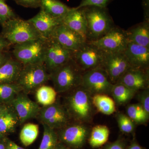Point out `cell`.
I'll return each instance as SVG.
<instances>
[{"instance_id":"6da1fadb","label":"cell","mask_w":149,"mask_h":149,"mask_svg":"<svg viewBox=\"0 0 149 149\" xmlns=\"http://www.w3.org/2000/svg\"><path fill=\"white\" fill-rule=\"evenodd\" d=\"M81 8L87 22L86 42L98 40L115 27L107 8L88 6Z\"/></svg>"},{"instance_id":"7a4b0ae2","label":"cell","mask_w":149,"mask_h":149,"mask_svg":"<svg viewBox=\"0 0 149 149\" xmlns=\"http://www.w3.org/2000/svg\"><path fill=\"white\" fill-rule=\"evenodd\" d=\"M68 93L63 105L71 119L80 123L90 121L93 115L92 95L81 86Z\"/></svg>"},{"instance_id":"3957f363","label":"cell","mask_w":149,"mask_h":149,"mask_svg":"<svg viewBox=\"0 0 149 149\" xmlns=\"http://www.w3.org/2000/svg\"><path fill=\"white\" fill-rule=\"evenodd\" d=\"M2 26V31L0 37L12 45L44 38L29 20H24L17 17L7 21Z\"/></svg>"},{"instance_id":"277c9868","label":"cell","mask_w":149,"mask_h":149,"mask_svg":"<svg viewBox=\"0 0 149 149\" xmlns=\"http://www.w3.org/2000/svg\"><path fill=\"white\" fill-rule=\"evenodd\" d=\"M83 71L72 58L50 74L57 93H68L81 86Z\"/></svg>"},{"instance_id":"5b68a950","label":"cell","mask_w":149,"mask_h":149,"mask_svg":"<svg viewBox=\"0 0 149 149\" xmlns=\"http://www.w3.org/2000/svg\"><path fill=\"white\" fill-rule=\"evenodd\" d=\"M50 80V74L44 62L23 65L16 83L22 92L28 95L35 92Z\"/></svg>"},{"instance_id":"8992f818","label":"cell","mask_w":149,"mask_h":149,"mask_svg":"<svg viewBox=\"0 0 149 149\" xmlns=\"http://www.w3.org/2000/svg\"><path fill=\"white\" fill-rule=\"evenodd\" d=\"M47 39L40 38L13 45L14 58L23 65L44 62Z\"/></svg>"},{"instance_id":"52a82bcc","label":"cell","mask_w":149,"mask_h":149,"mask_svg":"<svg viewBox=\"0 0 149 149\" xmlns=\"http://www.w3.org/2000/svg\"><path fill=\"white\" fill-rule=\"evenodd\" d=\"M42 124L54 130H60L70 124L71 118L63 104L58 101L41 107L37 118Z\"/></svg>"},{"instance_id":"ba28073f","label":"cell","mask_w":149,"mask_h":149,"mask_svg":"<svg viewBox=\"0 0 149 149\" xmlns=\"http://www.w3.org/2000/svg\"><path fill=\"white\" fill-rule=\"evenodd\" d=\"M113 85L105 70L101 68L83 72L81 86L92 96L109 95Z\"/></svg>"},{"instance_id":"9c48e42d","label":"cell","mask_w":149,"mask_h":149,"mask_svg":"<svg viewBox=\"0 0 149 149\" xmlns=\"http://www.w3.org/2000/svg\"><path fill=\"white\" fill-rule=\"evenodd\" d=\"M104 52L95 46L86 42L80 49L73 52L72 59L83 72L102 68Z\"/></svg>"},{"instance_id":"30bf717a","label":"cell","mask_w":149,"mask_h":149,"mask_svg":"<svg viewBox=\"0 0 149 149\" xmlns=\"http://www.w3.org/2000/svg\"><path fill=\"white\" fill-rule=\"evenodd\" d=\"M105 53L124 52L128 43L126 31L115 26L103 37L87 42Z\"/></svg>"},{"instance_id":"8fae6325","label":"cell","mask_w":149,"mask_h":149,"mask_svg":"<svg viewBox=\"0 0 149 149\" xmlns=\"http://www.w3.org/2000/svg\"><path fill=\"white\" fill-rule=\"evenodd\" d=\"M72 51L62 46L53 37L47 39V45L44 63L50 73L72 59Z\"/></svg>"},{"instance_id":"7c38bea8","label":"cell","mask_w":149,"mask_h":149,"mask_svg":"<svg viewBox=\"0 0 149 149\" xmlns=\"http://www.w3.org/2000/svg\"><path fill=\"white\" fill-rule=\"evenodd\" d=\"M131 67L124 52H104L103 68L112 84H116Z\"/></svg>"},{"instance_id":"4fadbf2b","label":"cell","mask_w":149,"mask_h":149,"mask_svg":"<svg viewBox=\"0 0 149 149\" xmlns=\"http://www.w3.org/2000/svg\"><path fill=\"white\" fill-rule=\"evenodd\" d=\"M89 129L81 124L67 125L59 130L58 141L72 148L79 149L85 145L89 135Z\"/></svg>"},{"instance_id":"5bb4252c","label":"cell","mask_w":149,"mask_h":149,"mask_svg":"<svg viewBox=\"0 0 149 149\" xmlns=\"http://www.w3.org/2000/svg\"><path fill=\"white\" fill-rule=\"evenodd\" d=\"M27 95L20 92L8 104L16 112L20 125L27 120L37 118L41 109L38 103L32 100Z\"/></svg>"},{"instance_id":"9a60e30c","label":"cell","mask_w":149,"mask_h":149,"mask_svg":"<svg viewBox=\"0 0 149 149\" xmlns=\"http://www.w3.org/2000/svg\"><path fill=\"white\" fill-rule=\"evenodd\" d=\"M51 37L63 47L72 52L79 49L86 42L80 35L62 24L56 27Z\"/></svg>"},{"instance_id":"2e32d148","label":"cell","mask_w":149,"mask_h":149,"mask_svg":"<svg viewBox=\"0 0 149 149\" xmlns=\"http://www.w3.org/2000/svg\"><path fill=\"white\" fill-rule=\"evenodd\" d=\"M149 69H140L131 67L120 77L117 83L125 85L138 92L148 88Z\"/></svg>"},{"instance_id":"e0dca14e","label":"cell","mask_w":149,"mask_h":149,"mask_svg":"<svg viewBox=\"0 0 149 149\" xmlns=\"http://www.w3.org/2000/svg\"><path fill=\"white\" fill-rule=\"evenodd\" d=\"M124 54L131 67L149 69V48L128 42Z\"/></svg>"},{"instance_id":"ac0fdd59","label":"cell","mask_w":149,"mask_h":149,"mask_svg":"<svg viewBox=\"0 0 149 149\" xmlns=\"http://www.w3.org/2000/svg\"><path fill=\"white\" fill-rule=\"evenodd\" d=\"M43 38H50L56 27L61 24L60 19L56 18L41 9L39 13L28 19Z\"/></svg>"},{"instance_id":"d6986e66","label":"cell","mask_w":149,"mask_h":149,"mask_svg":"<svg viewBox=\"0 0 149 149\" xmlns=\"http://www.w3.org/2000/svg\"><path fill=\"white\" fill-rule=\"evenodd\" d=\"M61 24L76 32L86 41L87 22L82 9L71 8L64 16L61 19Z\"/></svg>"},{"instance_id":"ffe728a7","label":"cell","mask_w":149,"mask_h":149,"mask_svg":"<svg viewBox=\"0 0 149 149\" xmlns=\"http://www.w3.org/2000/svg\"><path fill=\"white\" fill-rule=\"evenodd\" d=\"M23 64L11 57L0 66V84L15 83Z\"/></svg>"},{"instance_id":"44dd1931","label":"cell","mask_w":149,"mask_h":149,"mask_svg":"<svg viewBox=\"0 0 149 149\" xmlns=\"http://www.w3.org/2000/svg\"><path fill=\"white\" fill-rule=\"evenodd\" d=\"M126 32L128 42L149 48V20H144Z\"/></svg>"},{"instance_id":"7402d4cb","label":"cell","mask_w":149,"mask_h":149,"mask_svg":"<svg viewBox=\"0 0 149 149\" xmlns=\"http://www.w3.org/2000/svg\"><path fill=\"white\" fill-rule=\"evenodd\" d=\"M19 125V120L15 110L8 104V107L0 114V133L5 135L14 133L17 125Z\"/></svg>"},{"instance_id":"603a6c76","label":"cell","mask_w":149,"mask_h":149,"mask_svg":"<svg viewBox=\"0 0 149 149\" xmlns=\"http://www.w3.org/2000/svg\"><path fill=\"white\" fill-rule=\"evenodd\" d=\"M40 7L51 16L60 19L71 9L59 0H41Z\"/></svg>"},{"instance_id":"cb8c5ba5","label":"cell","mask_w":149,"mask_h":149,"mask_svg":"<svg viewBox=\"0 0 149 149\" xmlns=\"http://www.w3.org/2000/svg\"><path fill=\"white\" fill-rule=\"evenodd\" d=\"M93 106L100 112L106 115H111L116 111L115 102L108 95L97 94L92 97Z\"/></svg>"},{"instance_id":"d4e9b609","label":"cell","mask_w":149,"mask_h":149,"mask_svg":"<svg viewBox=\"0 0 149 149\" xmlns=\"http://www.w3.org/2000/svg\"><path fill=\"white\" fill-rule=\"evenodd\" d=\"M136 91L120 83H116L112 88L111 94L115 101L119 105L124 104L130 101L135 96Z\"/></svg>"},{"instance_id":"484cf974","label":"cell","mask_w":149,"mask_h":149,"mask_svg":"<svg viewBox=\"0 0 149 149\" xmlns=\"http://www.w3.org/2000/svg\"><path fill=\"white\" fill-rule=\"evenodd\" d=\"M109 130L104 125H97L92 129L89 143L93 148H99L107 143L109 139Z\"/></svg>"},{"instance_id":"4316f807","label":"cell","mask_w":149,"mask_h":149,"mask_svg":"<svg viewBox=\"0 0 149 149\" xmlns=\"http://www.w3.org/2000/svg\"><path fill=\"white\" fill-rule=\"evenodd\" d=\"M35 93L37 102L43 106L52 104L56 100L57 92L51 86L43 85L38 88Z\"/></svg>"},{"instance_id":"83f0119b","label":"cell","mask_w":149,"mask_h":149,"mask_svg":"<svg viewBox=\"0 0 149 149\" xmlns=\"http://www.w3.org/2000/svg\"><path fill=\"white\" fill-rule=\"evenodd\" d=\"M39 132L38 125L28 123L24 124L19 134V139L25 146H28L33 143L36 140Z\"/></svg>"},{"instance_id":"f1b7e54d","label":"cell","mask_w":149,"mask_h":149,"mask_svg":"<svg viewBox=\"0 0 149 149\" xmlns=\"http://www.w3.org/2000/svg\"><path fill=\"white\" fill-rule=\"evenodd\" d=\"M21 92V88L16 83L0 84V103L8 104Z\"/></svg>"},{"instance_id":"f546056e","label":"cell","mask_w":149,"mask_h":149,"mask_svg":"<svg viewBox=\"0 0 149 149\" xmlns=\"http://www.w3.org/2000/svg\"><path fill=\"white\" fill-rule=\"evenodd\" d=\"M42 125L44 128L43 138L38 149H54L58 142L57 133L47 125Z\"/></svg>"},{"instance_id":"4dcf8cb0","label":"cell","mask_w":149,"mask_h":149,"mask_svg":"<svg viewBox=\"0 0 149 149\" xmlns=\"http://www.w3.org/2000/svg\"><path fill=\"white\" fill-rule=\"evenodd\" d=\"M126 112L128 117L136 123H145L148 120L149 114L141 104H133L128 106Z\"/></svg>"},{"instance_id":"1f68e13d","label":"cell","mask_w":149,"mask_h":149,"mask_svg":"<svg viewBox=\"0 0 149 149\" xmlns=\"http://www.w3.org/2000/svg\"><path fill=\"white\" fill-rule=\"evenodd\" d=\"M117 120L118 127L123 133H130L135 129V124L133 120L128 116L119 113L117 116Z\"/></svg>"},{"instance_id":"d6a6232c","label":"cell","mask_w":149,"mask_h":149,"mask_svg":"<svg viewBox=\"0 0 149 149\" xmlns=\"http://www.w3.org/2000/svg\"><path fill=\"white\" fill-rule=\"evenodd\" d=\"M17 15L6 3L5 0H0V24L2 25L7 21Z\"/></svg>"},{"instance_id":"836d02e7","label":"cell","mask_w":149,"mask_h":149,"mask_svg":"<svg viewBox=\"0 0 149 149\" xmlns=\"http://www.w3.org/2000/svg\"><path fill=\"white\" fill-rule=\"evenodd\" d=\"M113 0H82L76 9L83 8L88 6H95L100 8H107Z\"/></svg>"},{"instance_id":"e575fe53","label":"cell","mask_w":149,"mask_h":149,"mask_svg":"<svg viewBox=\"0 0 149 149\" xmlns=\"http://www.w3.org/2000/svg\"><path fill=\"white\" fill-rule=\"evenodd\" d=\"M140 104L143 107L147 113L149 114V88L145 89L139 95Z\"/></svg>"},{"instance_id":"d590c367","label":"cell","mask_w":149,"mask_h":149,"mask_svg":"<svg viewBox=\"0 0 149 149\" xmlns=\"http://www.w3.org/2000/svg\"><path fill=\"white\" fill-rule=\"evenodd\" d=\"M19 5L26 8L40 7L41 0H14Z\"/></svg>"},{"instance_id":"8d00e7d4","label":"cell","mask_w":149,"mask_h":149,"mask_svg":"<svg viewBox=\"0 0 149 149\" xmlns=\"http://www.w3.org/2000/svg\"><path fill=\"white\" fill-rule=\"evenodd\" d=\"M104 149H126L124 141L118 139L113 143L109 144Z\"/></svg>"},{"instance_id":"74e56055","label":"cell","mask_w":149,"mask_h":149,"mask_svg":"<svg viewBox=\"0 0 149 149\" xmlns=\"http://www.w3.org/2000/svg\"><path fill=\"white\" fill-rule=\"evenodd\" d=\"M11 57H12V56L6 51L0 52V66L4 63Z\"/></svg>"},{"instance_id":"f35d334b","label":"cell","mask_w":149,"mask_h":149,"mask_svg":"<svg viewBox=\"0 0 149 149\" xmlns=\"http://www.w3.org/2000/svg\"><path fill=\"white\" fill-rule=\"evenodd\" d=\"M12 45L8 41L0 37V52L6 51Z\"/></svg>"},{"instance_id":"ab89813d","label":"cell","mask_w":149,"mask_h":149,"mask_svg":"<svg viewBox=\"0 0 149 149\" xmlns=\"http://www.w3.org/2000/svg\"><path fill=\"white\" fill-rule=\"evenodd\" d=\"M6 145L10 147L13 149H24L23 148H22V147L17 145L13 141L8 139H6Z\"/></svg>"},{"instance_id":"60d3db41","label":"cell","mask_w":149,"mask_h":149,"mask_svg":"<svg viewBox=\"0 0 149 149\" xmlns=\"http://www.w3.org/2000/svg\"><path fill=\"white\" fill-rule=\"evenodd\" d=\"M54 149H75L72 148H70L67 146L66 145H65V144L61 142H58L57 144Z\"/></svg>"},{"instance_id":"b9f144b4","label":"cell","mask_w":149,"mask_h":149,"mask_svg":"<svg viewBox=\"0 0 149 149\" xmlns=\"http://www.w3.org/2000/svg\"><path fill=\"white\" fill-rule=\"evenodd\" d=\"M126 149H144V148L140 146L138 143L134 142Z\"/></svg>"},{"instance_id":"7bdbcfd3","label":"cell","mask_w":149,"mask_h":149,"mask_svg":"<svg viewBox=\"0 0 149 149\" xmlns=\"http://www.w3.org/2000/svg\"><path fill=\"white\" fill-rule=\"evenodd\" d=\"M6 139L4 138L0 142V149H6Z\"/></svg>"},{"instance_id":"ee69618b","label":"cell","mask_w":149,"mask_h":149,"mask_svg":"<svg viewBox=\"0 0 149 149\" xmlns=\"http://www.w3.org/2000/svg\"><path fill=\"white\" fill-rule=\"evenodd\" d=\"M8 106V104H6L0 103V114L6 109Z\"/></svg>"},{"instance_id":"f6af8a7d","label":"cell","mask_w":149,"mask_h":149,"mask_svg":"<svg viewBox=\"0 0 149 149\" xmlns=\"http://www.w3.org/2000/svg\"><path fill=\"white\" fill-rule=\"evenodd\" d=\"M4 134H3L2 133H0V142L1 141H2L3 139L5 138Z\"/></svg>"},{"instance_id":"bcb514c9","label":"cell","mask_w":149,"mask_h":149,"mask_svg":"<svg viewBox=\"0 0 149 149\" xmlns=\"http://www.w3.org/2000/svg\"><path fill=\"white\" fill-rule=\"evenodd\" d=\"M6 149H13L11 148L10 147L8 146H7V145H6Z\"/></svg>"}]
</instances>
